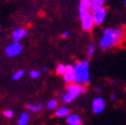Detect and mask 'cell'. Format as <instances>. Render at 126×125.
<instances>
[{
	"instance_id": "cell-1",
	"label": "cell",
	"mask_w": 126,
	"mask_h": 125,
	"mask_svg": "<svg viewBox=\"0 0 126 125\" xmlns=\"http://www.w3.org/2000/svg\"><path fill=\"white\" fill-rule=\"evenodd\" d=\"M124 38V31L121 28H106L98 40V47L102 50H108L119 45Z\"/></svg>"
},
{
	"instance_id": "cell-2",
	"label": "cell",
	"mask_w": 126,
	"mask_h": 125,
	"mask_svg": "<svg viewBox=\"0 0 126 125\" xmlns=\"http://www.w3.org/2000/svg\"><path fill=\"white\" fill-rule=\"evenodd\" d=\"M79 17L81 27L84 31H91L94 23L90 9V0H80L79 2Z\"/></svg>"
},
{
	"instance_id": "cell-3",
	"label": "cell",
	"mask_w": 126,
	"mask_h": 125,
	"mask_svg": "<svg viewBox=\"0 0 126 125\" xmlns=\"http://www.w3.org/2000/svg\"><path fill=\"white\" fill-rule=\"evenodd\" d=\"M90 81L89 62L78 61L74 66V80L73 82L87 85Z\"/></svg>"
},
{
	"instance_id": "cell-4",
	"label": "cell",
	"mask_w": 126,
	"mask_h": 125,
	"mask_svg": "<svg viewBox=\"0 0 126 125\" xmlns=\"http://www.w3.org/2000/svg\"><path fill=\"white\" fill-rule=\"evenodd\" d=\"M86 91V85L84 84H79V83H69L65 93L63 94V102L67 104L72 103L75 98H77L81 93H84Z\"/></svg>"
},
{
	"instance_id": "cell-5",
	"label": "cell",
	"mask_w": 126,
	"mask_h": 125,
	"mask_svg": "<svg viewBox=\"0 0 126 125\" xmlns=\"http://www.w3.org/2000/svg\"><path fill=\"white\" fill-rule=\"evenodd\" d=\"M106 108V102L105 98L102 96H96L92 99L91 102V109L94 114H100L102 112H104Z\"/></svg>"
},
{
	"instance_id": "cell-6",
	"label": "cell",
	"mask_w": 126,
	"mask_h": 125,
	"mask_svg": "<svg viewBox=\"0 0 126 125\" xmlns=\"http://www.w3.org/2000/svg\"><path fill=\"white\" fill-rule=\"evenodd\" d=\"M92 12V17H93V23L94 25H96V26H99V25H102L105 20H106V16H107V9L106 7H100L98 9H95L91 11Z\"/></svg>"
},
{
	"instance_id": "cell-7",
	"label": "cell",
	"mask_w": 126,
	"mask_h": 125,
	"mask_svg": "<svg viewBox=\"0 0 126 125\" xmlns=\"http://www.w3.org/2000/svg\"><path fill=\"white\" fill-rule=\"evenodd\" d=\"M22 49H23V47H22V44L20 42H12L9 45L6 46L5 53H6L7 57L14 58V57H16V55H18L22 52Z\"/></svg>"
},
{
	"instance_id": "cell-8",
	"label": "cell",
	"mask_w": 126,
	"mask_h": 125,
	"mask_svg": "<svg viewBox=\"0 0 126 125\" xmlns=\"http://www.w3.org/2000/svg\"><path fill=\"white\" fill-rule=\"evenodd\" d=\"M63 78L66 83H72L74 80V66L73 65H67L66 70L63 74Z\"/></svg>"
},
{
	"instance_id": "cell-9",
	"label": "cell",
	"mask_w": 126,
	"mask_h": 125,
	"mask_svg": "<svg viewBox=\"0 0 126 125\" xmlns=\"http://www.w3.org/2000/svg\"><path fill=\"white\" fill-rule=\"evenodd\" d=\"M27 35V30L24 28H17L11 34V38L14 42H20L25 36Z\"/></svg>"
},
{
	"instance_id": "cell-10",
	"label": "cell",
	"mask_w": 126,
	"mask_h": 125,
	"mask_svg": "<svg viewBox=\"0 0 126 125\" xmlns=\"http://www.w3.org/2000/svg\"><path fill=\"white\" fill-rule=\"evenodd\" d=\"M66 122L69 124V125H83V122H82V119L81 117L78 115V114H70L67 116V119H66Z\"/></svg>"
},
{
	"instance_id": "cell-11",
	"label": "cell",
	"mask_w": 126,
	"mask_h": 125,
	"mask_svg": "<svg viewBox=\"0 0 126 125\" xmlns=\"http://www.w3.org/2000/svg\"><path fill=\"white\" fill-rule=\"evenodd\" d=\"M70 114H71V110L68 107H66V106H63V107H60L58 110H55L54 116L58 118H62V117H67Z\"/></svg>"
},
{
	"instance_id": "cell-12",
	"label": "cell",
	"mask_w": 126,
	"mask_h": 125,
	"mask_svg": "<svg viewBox=\"0 0 126 125\" xmlns=\"http://www.w3.org/2000/svg\"><path fill=\"white\" fill-rule=\"evenodd\" d=\"M105 4V0H91L90 1V9L91 11L98 9L100 7H104Z\"/></svg>"
},
{
	"instance_id": "cell-13",
	"label": "cell",
	"mask_w": 126,
	"mask_h": 125,
	"mask_svg": "<svg viewBox=\"0 0 126 125\" xmlns=\"http://www.w3.org/2000/svg\"><path fill=\"white\" fill-rule=\"evenodd\" d=\"M29 123V114L26 112H23L20 115V118L17 120V125H27Z\"/></svg>"
},
{
	"instance_id": "cell-14",
	"label": "cell",
	"mask_w": 126,
	"mask_h": 125,
	"mask_svg": "<svg viewBox=\"0 0 126 125\" xmlns=\"http://www.w3.org/2000/svg\"><path fill=\"white\" fill-rule=\"evenodd\" d=\"M42 107H43L42 103H39L38 105H30V104L26 105V108L30 111H32V112H39L42 109Z\"/></svg>"
},
{
	"instance_id": "cell-15",
	"label": "cell",
	"mask_w": 126,
	"mask_h": 125,
	"mask_svg": "<svg viewBox=\"0 0 126 125\" xmlns=\"http://www.w3.org/2000/svg\"><path fill=\"white\" fill-rule=\"evenodd\" d=\"M58 106H59V103H58V101H55V99H50V101H48L46 104V107L48 110L58 109Z\"/></svg>"
},
{
	"instance_id": "cell-16",
	"label": "cell",
	"mask_w": 126,
	"mask_h": 125,
	"mask_svg": "<svg viewBox=\"0 0 126 125\" xmlns=\"http://www.w3.org/2000/svg\"><path fill=\"white\" fill-rule=\"evenodd\" d=\"M24 74H25L24 70H17L16 72H15L14 74H12V79L14 80H20L24 77Z\"/></svg>"
},
{
	"instance_id": "cell-17",
	"label": "cell",
	"mask_w": 126,
	"mask_h": 125,
	"mask_svg": "<svg viewBox=\"0 0 126 125\" xmlns=\"http://www.w3.org/2000/svg\"><path fill=\"white\" fill-rule=\"evenodd\" d=\"M95 52V45H94L93 42H90L89 45H88V48H87V54L88 57H92Z\"/></svg>"
},
{
	"instance_id": "cell-18",
	"label": "cell",
	"mask_w": 126,
	"mask_h": 125,
	"mask_svg": "<svg viewBox=\"0 0 126 125\" xmlns=\"http://www.w3.org/2000/svg\"><path fill=\"white\" fill-rule=\"evenodd\" d=\"M29 75H30V77H31V78L37 79V78H39V77H40L41 73H40V71L36 70V69H33V70H31V71L29 72Z\"/></svg>"
},
{
	"instance_id": "cell-19",
	"label": "cell",
	"mask_w": 126,
	"mask_h": 125,
	"mask_svg": "<svg viewBox=\"0 0 126 125\" xmlns=\"http://www.w3.org/2000/svg\"><path fill=\"white\" fill-rule=\"evenodd\" d=\"M65 70H66V65L60 64V65H58V67H56V74L63 75L64 72H65Z\"/></svg>"
},
{
	"instance_id": "cell-20",
	"label": "cell",
	"mask_w": 126,
	"mask_h": 125,
	"mask_svg": "<svg viewBox=\"0 0 126 125\" xmlns=\"http://www.w3.org/2000/svg\"><path fill=\"white\" fill-rule=\"evenodd\" d=\"M3 116L6 118H12L14 112H12V110H5V111H3Z\"/></svg>"
},
{
	"instance_id": "cell-21",
	"label": "cell",
	"mask_w": 126,
	"mask_h": 125,
	"mask_svg": "<svg viewBox=\"0 0 126 125\" xmlns=\"http://www.w3.org/2000/svg\"><path fill=\"white\" fill-rule=\"evenodd\" d=\"M110 98H111V101H116V98H117V95H116V93L113 92L112 94L110 95Z\"/></svg>"
},
{
	"instance_id": "cell-22",
	"label": "cell",
	"mask_w": 126,
	"mask_h": 125,
	"mask_svg": "<svg viewBox=\"0 0 126 125\" xmlns=\"http://www.w3.org/2000/svg\"><path fill=\"white\" fill-rule=\"evenodd\" d=\"M68 35H69V32H68V31H65V32H63V33H62V37H63V38H66V37H68Z\"/></svg>"
},
{
	"instance_id": "cell-23",
	"label": "cell",
	"mask_w": 126,
	"mask_h": 125,
	"mask_svg": "<svg viewBox=\"0 0 126 125\" xmlns=\"http://www.w3.org/2000/svg\"><path fill=\"white\" fill-rule=\"evenodd\" d=\"M124 4H125V7H126V0H124Z\"/></svg>"
},
{
	"instance_id": "cell-24",
	"label": "cell",
	"mask_w": 126,
	"mask_h": 125,
	"mask_svg": "<svg viewBox=\"0 0 126 125\" xmlns=\"http://www.w3.org/2000/svg\"><path fill=\"white\" fill-rule=\"evenodd\" d=\"M90 1H91V0H90Z\"/></svg>"
}]
</instances>
